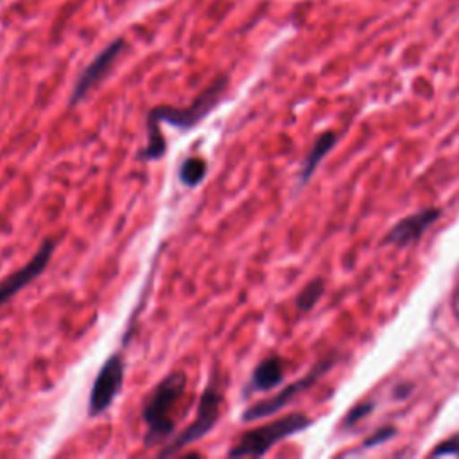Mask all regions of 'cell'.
I'll use <instances>...</instances> for the list:
<instances>
[{"instance_id":"1","label":"cell","mask_w":459,"mask_h":459,"mask_svg":"<svg viewBox=\"0 0 459 459\" xmlns=\"http://www.w3.org/2000/svg\"><path fill=\"white\" fill-rule=\"evenodd\" d=\"M186 375L183 371H172L152 389L143 403L142 418L145 423L143 445L147 448L165 445V441L174 434L172 409L183 396L186 389Z\"/></svg>"},{"instance_id":"2","label":"cell","mask_w":459,"mask_h":459,"mask_svg":"<svg viewBox=\"0 0 459 459\" xmlns=\"http://www.w3.org/2000/svg\"><path fill=\"white\" fill-rule=\"evenodd\" d=\"M312 421L301 412H292L273 420L265 425L244 432L238 441L228 450V457H262L276 443L301 432Z\"/></svg>"},{"instance_id":"3","label":"cell","mask_w":459,"mask_h":459,"mask_svg":"<svg viewBox=\"0 0 459 459\" xmlns=\"http://www.w3.org/2000/svg\"><path fill=\"white\" fill-rule=\"evenodd\" d=\"M228 84L230 77L219 75L188 106H156L147 113V118L165 122L181 131H188L204 120L221 104Z\"/></svg>"},{"instance_id":"4","label":"cell","mask_w":459,"mask_h":459,"mask_svg":"<svg viewBox=\"0 0 459 459\" xmlns=\"http://www.w3.org/2000/svg\"><path fill=\"white\" fill-rule=\"evenodd\" d=\"M221 405H222L221 391L213 385H206L197 402V411H195L194 421L185 430H181V434H178L169 445H163V448L158 452V457L176 455L188 445L204 437L219 421Z\"/></svg>"},{"instance_id":"5","label":"cell","mask_w":459,"mask_h":459,"mask_svg":"<svg viewBox=\"0 0 459 459\" xmlns=\"http://www.w3.org/2000/svg\"><path fill=\"white\" fill-rule=\"evenodd\" d=\"M124 384V359L120 353H113L99 369L90 398H88V416L97 418L106 412L115 398L118 396Z\"/></svg>"},{"instance_id":"6","label":"cell","mask_w":459,"mask_h":459,"mask_svg":"<svg viewBox=\"0 0 459 459\" xmlns=\"http://www.w3.org/2000/svg\"><path fill=\"white\" fill-rule=\"evenodd\" d=\"M333 364V359H326L317 362L303 378L289 384L287 387H283L280 393H276L271 398L260 400L253 405H249L244 412H242V421H253V420H260L265 416H273L276 414L280 409H283L289 402H292L298 394H301L303 391H307L323 373H326Z\"/></svg>"},{"instance_id":"7","label":"cell","mask_w":459,"mask_h":459,"mask_svg":"<svg viewBox=\"0 0 459 459\" xmlns=\"http://www.w3.org/2000/svg\"><path fill=\"white\" fill-rule=\"evenodd\" d=\"M126 48V41L122 38L113 39L109 45H106L90 63L88 66L81 72V75L77 77L72 95H70V108L77 106L99 82H102L106 79V75L111 72V68L115 66L118 56L122 54V50Z\"/></svg>"},{"instance_id":"8","label":"cell","mask_w":459,"mask_h":459,"mask_svg":"<svg viewBox=\"0 0 459 459\" xmlns=\"http://www.w3.org/2000/svg\"><path fill=\"white\" fill-rule=\"evenodd\" d=\"M54 249L56 242L52 238L43 240L38 253L23 267L14 271L0 283V307L5 305L13 296H16L22 289H25L32 280H36L45 271V267L50 264Z\"/></svg>"},{"instance_id":"9","label":"cell","mask_w":459,"mask_h":459,"mask_svg":"<svg viewBox=\"0 0 459 459\" xmlns=\"http://www.w3.org/2000/svg\"><path fill=\"white\" fill-rule=\"evenodd\" d=\"M439 213L441 212L437 208H425L402 219L393 226V230L385 237V242L396 246H409L412 242H418L421 235L429 230V226L437 221Z\"/></svg>"},{"instance_id":"10","label":"cell","mask_w":459,"mask_h":459,"mask_svg":"<svg viewBox=\"0 0 459 459\" xmlns=\"http://www.w3.org/2000/svg\"><path fill=\"white\" fill-rule=\"evenodd\" d=\"M283 380V364L278 357L264 359L251 375L247 391H269Z\"/></svg>"},{"instance_id":"11","label":"cell","mask_w":459,"mask_h":459,"mask_svg":"<svg viewBox=\"0 0 459 459\" xmlns=\"http://www.w3.org/2000/svg\"><path fill=\"white\" fill-rule=\"evenodd\" d=\"M335 140H337V136L332 131H326L321 136H317V140L314 142L312 149L308 151V154L299 169V183L301 185H305L312 178V174L316 172V169L321 163V160L325 158V154L335 145Z\"/></svg>"},{"instance_id":"12","label":"cell","mask_w":459,"mask_h":459,"mask_svg":"<svg viewBox=\"0 0 459 459\" xmlns=\"http://www.w3.org/2000/svg\"><path fill=\"white\" fill-rule=\"evenodd\" d=\"M167 151L165 136L160 129V122L147 118V143L145 147L138 152L142 160H160Z\"/></svg>"},{"instance_id":"13","label":"cell","mask_w":459,"mask_h":459,"mask_svg":"<svg viewBox=\"0 0 459 459\" xmlns=\"http://www.w3.org/2000/svg\"><path fill=\"white\" fill-rule=\"evenodd\" d=\"M206 161L203 158L197 156H188L186 160H183L181 167H179V179L185 186H197L204 178H206Z\"/></svg>"},{"instance_id":"14","label":"cell","mask_w":459,"mask_h":459,"mask_svg":"<svg viewBox=\"0 0 459 459\" xmlns=\"http://www.w3.org/2000/svg\"><path fill=\"white\" fill-rule=\"evenodd\" d=\"M323 292H325V280H323V278H314V280H310V281L301 289V292H299L298 298H296V307H298V310L308 312L310 308H314L316 303L319 301V298L323 296Z\"/></svg>"},{"instance_id":"15","label":"cell","mask_w":459,"mask_h":459,"mask_svg":"<svg viewBox=\"0 0 459 459\" xmlns=\"http://www.w3.org/2000/svg\"><path fill=\"white\" fill-rule=\"evenodd\" d=\"M439 455H459V434L448 437L446 441L436 446V450L432 452V457H439Z\"/></svg>"},{"instance_id":"16","label":"cell","mask_w":459,"mask_h":459,"mask_svg":"<svg viewBox=\"0 0 459 459\" xmlns=\"http://www.w3.org/2000/svg\"><path fill=\"white\" fill-rule=\"evenodd\" d=\"M394 436V427H382L378 429L375 434H371L368 439H364L362 446L364 448H369V446H375V445H380L382 441H387Z\"/></svg>"},{"instance_id":"17","label":"cell","mask_w":459,"mask_h":459,"mask_svg":"<svg viewBox=\"0 0 459 459\" xmlns=\"http://www.w3.org/2000/svg\"><path fill=\"white\" fill-rule=\"evenodd\" d=\"M369 411H373V403H359V405H355V407L346 414L344 425H346V427H351L353 423H357L359 420H362Z\"/></svg>"}]
</instances>
